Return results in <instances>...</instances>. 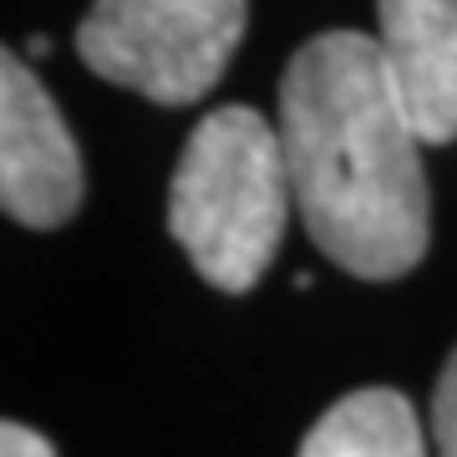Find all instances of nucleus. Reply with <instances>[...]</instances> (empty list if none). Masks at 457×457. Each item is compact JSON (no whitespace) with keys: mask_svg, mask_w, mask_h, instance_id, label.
I'll list each match as a JSON object with an SVG mask.
<instances>
[{"mask_svg":"<svg viewBox=\"0 0 457 457\" xmlns=\"http://www.w3.org/2000/svg\"><path fill=\"white\" fill-rule=\"evenodd\" d=\"M279 143L295 209L320 254L356 279L417 270L432 239L422 132L396 97L376 36L326 31L279 77Z\"/></svg>","mask_w":457,"mask_h":457,"instance_id":"nucleus-1","label":"nucleus"},{"mask_svg":"<svg viewBox=\"0 0 457 457\" xmlns=\"http://www.w3.org/2000/svg\"><path fill=\"white\" fill-rule=\"evenodd\" d=\"M295 209L279 128L254 107H219L183 143L168 228L213 290L245 295L260 285Z\"/></svg>","mask_w":457,"mask_h":457,"instance_id":"nucleus-2","label":"nucleus"},{"mask_svg":"<svg viewBox=\"0 0 457 457\" xmlns=\"http://www.w3.org/2000/svg\"><path fill=\"white\" fill-rule=\"evenodd\" d=\"M245 21V0H92L77 51L102 82L183 107L228 71Z\"/></svg>","mask_w":457,"mask_h":457,"instance_id":"nucleus-3","label":"nucleus"},{"mask_svg":"<svg viewBox=\"0 0 457 457\" xmlns=\"http://www.w3.org/2000/svg\"><path fill=\"white\" fill-rule=\"evenodd\" d=\"M0 204L26 228H56L82 209V153L16 51L0 56Z\"/></svg>","mask_w":457,"mask_h":457,"instance_id":"nucleus-4","label":"nucleus"},{"mask_svg":"<svg viewBox=\"0 0 457 457\" xmlns=\"http://www.w3.org/2000/svg\"><path fill=\"white\" fill-rule=\"evenodd\" d=\"M376 46L422 143L457 137V0H376Z\"/></svg>","mask_w":457,"mask_h":457,"instance_id":"nucleus-5","label":"nucleus"},{"mask_svg":"<svg viewBox=\"0 0 457 457\" xmlns=\"http://www.w3.org/2000/svg\"><path fill=\"white\" fill-rule=\"evenodd\" d=\"M300 457H427V442L407 396L392 386H361L305 432Z\"/></svg>","mask_w":457,"mask_h":457,"instance_id":"nucleus-6","label":"nucleus"},{"mask_svg":"<svg viewBox=\"0 0 457 457\" xmlns=\"http://www.w3.org/2000/svg\"><path fill=\"white\" fill-rule=\"evenodd\" d=\"M432 442H437V457H457V351L447 356L432 392Z\"/></svg>","mask_w":457,"mask_h":457,"instance_id":"nucleus-7","label":"nucleus"},{"mask_svg":"<svg viewBox=\"0 0 457 457\" xmlns=\"http://www.w3.org/2000/svg\"><path fill=\"white\" fill-rule=\"evenodd\" d=\"M0 457H56V447L41 432H31V427L5 422L0 427Z\"/></svg>","mask_w":457,"mask_h":457,"instance_id":"nucleus-8","label":"nucleus"}]
</instances>
